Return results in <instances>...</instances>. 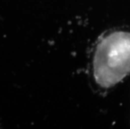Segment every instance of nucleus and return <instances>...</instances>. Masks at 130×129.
<instances>
[{
  "instance_id": "1",
  "label": "nucleus",
  "mask_w": 130,
  "mask_h": 129,
  "mask_svg": "<svg viewBox=\"0 0 130 129\" xmlns=\"http://www.w3.org/2000/svg\"><path fill=\"white\" fill-rule=\"evenodd\" d=\"M92 68L96 84L103 88L130 75V32L118 30L102 37L94 52Z\"/></svg>"
}]
</instances>
